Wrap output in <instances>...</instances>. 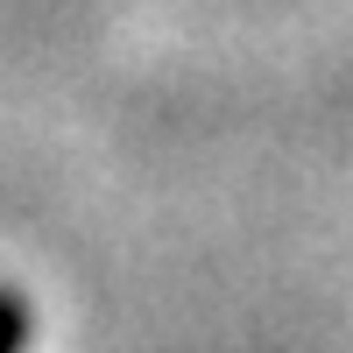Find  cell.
I'll return each mask as SVG.
<instances>
[{
  "instance_id": "cell-1",
  "label": "cell",
  "mask_w": 353,
  "mask_h": 353,
  "mask_svg": "<svg viewBox=\"0 0 353 353\" xmlns=\"http://www.w3.org/2000/svg\"><path fill=\"white\" fill-rule=\"evenodd\" d=\"M28 346V304L21 290H0V353H21Z\"/></svg>"
}]
</instances>
